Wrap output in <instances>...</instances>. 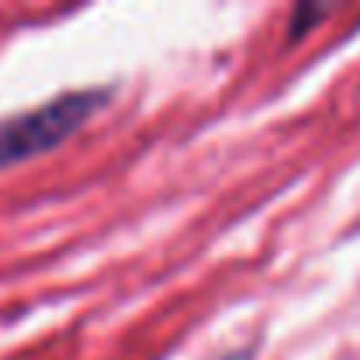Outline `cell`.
Segmentation results:
<instances>
[{
  "instance_id": "2",
  "label": "cell",
  "mask_w": 360,
  "mask_h": 360,
  "mask_svg": "<svg viewBox=\"0 0 360 360\" xmlns=\"http://www.w3.org/2000/svg\"><path fill=\"white\" fill-rule=\"evenodd\" d=\"M328 15V8H311V4H300L297 11H293V22H290V39H300L318 18H325Z\"/></svg>"
},
{
  "instance_id": "1",
  "label": "cell",
  "mask_w": 360,
  "mask_h": 360,
  "mask_svg": "<svg viewBox=\"0 0 360 360\" xmlns=\"http://www.w3.org/2000/svg\"><path fill=\"white\" fill-rule=\"evenodd\" d=\"M106 99H110L106 89H75L32 110L0 117V169L64 145L82 124H89L99 113Z\"/></svg>"
},
{
  "instance_id": "3",
  "label": "cell",
  "mask_w": 360,
  "mask_h": 360,
  "mask_svg": "<svg viewBox=\"0 0 360 360\" xmlns=\"http://www.w3.org/2000/svg\"><path fill=\"white\" fill-rule=\"evenodd\" d=\"M223 360H248V353L240 349V353H230V356H223Z\"/></svg>"
}]
</instances>
